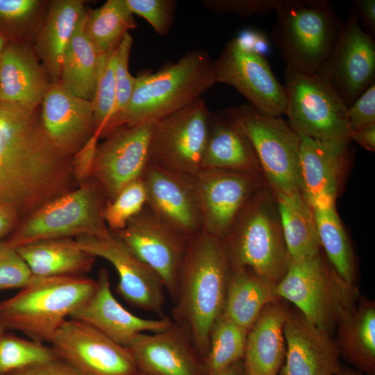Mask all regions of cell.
<instances>
[{
	"instance_id": "obj_35",
	"label": "cell",
	"mask_w": 375,
	"mask_h": 375,
	"mask_svg": "<svg viewBox=\"0 0 375 375\" xmlns=\"http://www.w3.org/2000/svg\"><path fill=\"white\" fill-rule=\"evenodd\" d=\"M136 28L125 0H108L86 12L84 32L99 55L115 51L128 30Z\"/></svg>"
},
{
	"instance_id": "obj_46",
	"label": "cell",
	"mask_w": 375,
	"mask_h": 375,
	"mask_svg": "<svg viewBox=\"0 0 375 375\" xmlns=\"http://www.w3.org/2000/svg\"><path fill=\"white\" fill-rule=\"evenodd\" d=\"M99 138V136L92 134L75 154L71 166L77 179L83 180L92 174Z\"/></svg>"
},
{
	"instance_id": "obj_18",
	"label": "cell",
	"mask_w": 375,
	"mask_h": 375,
	"mask_svg": "<svg viewBox=\"0 0 375 375\" xmlns=\"http://www.w3.org/2000/svg\"><path fill=\"white\" fill-rule=\"evenodd\" d=\"M153 124L119 126L97 147L91 175L110 201L126 185L142 178L148 165Z\"/></svg>"
},
{
	"instance_id": "obj_53",
	"label": "cell",
	"mask_w": 375,
	"mask_h": 375,
	"mask_svg": "<svg viewBox=\"0 0 375 375\" xmlns=\"http://www.w3.org/2000/svg\"><path fill=\"white\" fill-rule=\"evenodd\" d=\"M336 375H365V374L354 369L340 365V367Z\"/></svg>"
},
{
	"instance_id": "obj_30",
	"label": "cell",
	"mask_w": 375,
	"mask_h": 375,
	"mask_svg": "<svg viewBox=\"0 0 375 375\" xmlns=\"http://www.w3.org/2000/svg\"><path fill=\"white\" fill-rule=\"evenodd\" d=\"M15 249L38 277L83 276L95 259L71 238L42 240Z\"/></svg>"
},
{
	"instance_id": "obj_38",
	"label": "cell",
	"mask_w": 375,
	"mask_h": 375,
	"mask_svg": "<svg viewBox=\"0 0 375 375\" xmlns=\"http://www.w3.org/2000/svg\"><path fill=\"white\" fill-rule=\"evenodd\" d=\"M115 55L116 49L99 56L96 87L92 100L93 107L92 134L99 138L112 115L115 104Z\"/></svg>"
},
{
	"instance_id": "obj_24",
	"label": "cell",
	"mask_w": 375,
	"mask_h": 375,
	"mask_svg": "<svg viewBox=\"0 0 375 375\" xmlns=\"http://www.w3.org/2000/svg\"><path fill=\"white\" fill-rule=\"evenodd\" d=\"M41 105L42 125L51 142L67 156L78 151L93 130L92 101L77 97L58 83H51Z\"/></svg>"
},
{
	"instance_id": "obj_32",
	"label": "cell",
	"mask_w": 375,
	"mask_h": 375,
	"mask_svg": "<svg viewBox=\"0 0 375 375\" xmlns=\"http://www.w3.org/2000/svg\"><path fill=\"white\" fill-rule=\"evenodd\" d=\"M278 299L275 286L249 269L231 268L222 316L249 331L265 306Z\"/></svg>"
},
{
	"instance_id": "obj_37",
	"label": "cell",
	"mask_w": 375,
	"mask_h": 375,
	"mask_svg": "<svg viewBox=\"0 0 375 375\" xmlns=\"http://www.w3.org/2000/svg\"><path fill=\"white\" fill-rule=\"evenodd\" d=\"M56 358L51 347L31 339L5 333L0 340V375H8Z\"/></svg>"
},
{
	"instance_id": "obj_11",
	"label": "cell",
	"mask_w": 375,
	"mask_h": 375,
	"mask_svg": "<svg viewBox=\"0 0 375 375\" xmlns=\"http://www.w3.org/2000/svg\"><path fill=\"white\" fill-rule=\"evenodd\" d=\"M210 112L201 97L153 124L148 164L194 176L201 170Z\"/></svg>"
},
{
	"instance_id": "obj_50",
	"label": "cell",
	"mask_w": 375,
	"mask_h": 375,
	"mask_svg": "<svg viewBox=\"0 0 375 375\" xmlns=\"http://www.w3.org/2000/svg\"><path fill=\"white\" fill-rule=\"evenodd\" d=\"M19 216L12 207L0 204V240L13 232L19 223Z\"/></svg>"
},
{
	"instance_id": "obj_5",
	"label": "cell",
	"mask_w": 375,
	"mask_h": 375,
	"mask_svg": "<svg viewBox=\"0 0 375 375\" xmlns=\"http://www.w3.org/2000/svg\"><path fill=\"white\" fill-rule=\"evenodd\" d=\"M231 268L245 267L276 285L290 261L274 192H257L222 240Z\"/></svg>"
},
{
	"instance_id": "obj_54",
	"label": "cell",
	"mask_w": 375,
	"mask_h": 375,
	"mask_svg": "<svg viewBox=\"0 0 375 375\" xmlns=\"http://www.w3.org/2000/svg\"><path fill=\"white\" fill-rule=\"evenodd\" d=\"M8 40L0 33V56Z\"/></svg>"
},
{
	"instance_id": "obj_7",
	"label": "cell",
	"mask_w": 375,
	"mask_h": 375,
	"mask_svg": "<svg viewBox=\"0 0 375 375\" xmlns=\"http://www.w3.org/2000/svg\"><path fill=\"white\" fill-rule=\"evenodd\" d=\"M276 295L293 303L305 318L331 335L341 316L358 299L353 285L344 281L322 251L305 259H290L275 287Z\"/></svg>"
},
{
	"instance_id": "obj_43",
	"label": "cell",
	"mask_w": 375,
	"mask_h": 375,
	"mask_svg": "<svg viewBox=\"0 0 375 375\" xmlns=\"http://www.w3.org/2000/svg\"><path fill=\"white\" fill-rule=\"evenodd\" d=\"M33 277L29 267L17 251L3 245L0 250V291L22 289Z\"/></svg>"
},
{
	"instance_id": "obj_52",
	"label": "cell",
	"mask_w": 375,
	"mask_h": 375,
	"mask_svg": "<svg viewBox=\"0 0 375 375\" xmlns=\"http://www.w3.org/2000/svg\"><path fill=\"white\" fill-rule=\"evenodd\" d=\"M215 375H247L243 360H240Z\"/></svg>"
},
{
	"instance_id": "obj_25",
	"label": "cell",
	"mask_w": 375,
	"mask_h": 375,
	"mask_svg": "<svg viewBox=\"0 0 375 375\" xmlns=\"http://www.w3.org/2000/svg\"><path fill=\"white\" fill-rule=\"evenodd\" d=\"M290 310L281 299L265 306L247 332L243 362L247 375H278L286 343L284 326Z\"/></svg>"
},
{
	"instance_id": "obj_45",
	"label": "cell",
	"mask_w": 375,
	"mask_h": 375,
	"mask_svg": "<svg viewBox=\"0 0 375 375\" xmlns=\"http://www.w3.org/2000/svg\"><path fill=\"white\" fill-rule=\"evenodd\" d=\"M347 120L350 132L375 124V83L347 108Z\"/></svg>"
},
{
	"instance_id": "obj_6",
	"label": "cell",
	"mask_w": 375,
	"mask_h": 375,
	"mask_svg": "<svg viewBox=\"0 0 375 375\" xmlns=\"http://www.w3.org/2000/svg\"><path fill=\"white\" fill-rule=\"evenodd\" d=\"M271 36L286 67L318 73L340 35L343 22L327 0H278Z\"/></svg>"
},
{
	"instance_id": "obj_2",
	"label": "cell",
	"mask_w": 375,
	"mask_h": 375,
	"mask_svg": "<svg viewBox=\"0 0 375 375\" xmlns=\"http://www.w3.org/2000/svg\"><path fill=\"white\" fill-rule=\"evenodd\" d=\"M231 266L221 239L201 230L191 238L177 283L172 315L201 357L223 314Z\"/></svg>"
},
{
	"instance_id": "obj_9",
	"label": "cell",
	"mask_w": 375,
	"mask_h": 375,
	"mask_svg": "<svg viewBox=\"0 0 375 375\" xmlns=\"http://www.w3.org/2000/svg\"><path fill=\"white\" fill-rule=\"evenodd\" d=\"M225 111L249 140L269 188L274 193L300 190V137L289 123L250 104Z\"/></svg>"
},
{
	"instance_id": "obj_55",
	"label": "cell",
	"mask_w": 375,
	"mask_h": 375,
	"mask_svg": "<svg viewBox=\"0 0 375 375\" xmlns=\"http://www.w3.org/2000/svg\"><path fill=\"white\" fill-rule=\"evenodd\" d=\"M6 331V330L0 324V340L4 335Z\"/></svg>"
},
{
	"instance_id": "obj_13",
	"label": "cell",
	"mask_w": 375,
	"mask_h": 375,
	"mask_svg": "<svg viewBox=\"0 0 375 375\" xmlns=\"http://www.w3.org/2000/svg\"><path fill=\"white\" fill-rule=\"evenodd\" d=\"M110 232L158 274L174 301L179 271L191 238L178 232L147 206L124 228Z\"/></svg>"
},
{
	"instance_id": "obj_27",
	"label": "cell",
	"mask_w": 375,
	"mask_h": 375,
	"mask_svg": "<svg viewBox=\"0 0 375 375\" xmlns=\"http://www.w3.org/2000/svg\"><path fill=\"white\" fill-rule=\"evenodd\" d=\"M202 169H222L262 176L253 147L246 135L224 110L211 114Z\"/></svg>"
},
{
	"instance_id": "obj_51",
	"label": "cell",
	"mask_w": 375,
	"mask_h": 375,
	"mask_svg": "<svg viewBox=\"0 0 375 375\" xmlns=\"http://www.w3.org/2000/svg\"><path fill=\"white\" fill-rule=\"evenodd\" d=\"M351 141L353 140L369 151L375 150V124L358 131L350 133Z\"/></svg>"
},
{
	"instance_id": "obj_56",
	"label": "cell",
	"mask_w": 375,
	"mask_h": 375,
	"mask_svg": "<svg viewBox=\"0 0 375 375\" xmlns=\"http://www.w3.org/2000/svg\"><path fill=\"white\" fill-rule=\"evenodd\" d=\"M131 375H146V374H143L142 372H136V373H135L133 374H131Z\"/></svg>"
},
{
	"instance_id": "obj_26",
	"label": "cell",
	"mask_w": 375,
	"mask_h": 375,
	"mask_svg": "<svg viewBox=\"0 0 375 375\" xmlns=\"http://www.w3.org/2000/svg\"><path fill=\"white\" fill-rule=\"evenodd\" d=\"M48 78L28 46L8 41L0 56V102L37 108L51 85Z\"/></svg>"
},
{
	"instance_id": "obj_40",
	"label": "cell",
	"mask_w": 375,
	"mask_h": 375,
	"mask_svg": "<svg viewBox=\"0 0 375 375\" xmlns=\"http://www.w3.org/2000/svg\"><path fill=\"white\" fill-rule=\"evenodd\" d=\"M147 203V194L141 178L124 188L103 210L104 221L111 231L124 228Z\"/></svg>"
},
{
	"instance_id": "obj_3",
	"label": "cell",
	"mask_w": 375,
	"mask_h": 375,
	"mask_svg": "<svg viewBox=\"0 0 375 375\" xmlns=\"http://www.w3.org/2000/svg\"><path fill=\"white\" fill-rule=\"evenodd\" d=\"M215 83L210 54L205 50L189 51L156 72L135 77L127 106L108 121L101 136L122 126L155 123L201 97Z\"/></svg>"
},
{
	"instance_id": "obj_22",
	"label": "cell",
	"mask_w": 375,
	"mask_h": 375,
	"mask_svg": "<svg viewBox=\"0 0 375 375\" xmlns=\"http://www.w3.org/2000/svg\"><path fill=\"white\" fill-rule=\"evenodd\" d=\"M91 296L69 317L97 328L118 344L128 347L140 333H157L169 327L168 317L158 319L138 317L124 308L114 297L108 272L102 269Z\"/></svg>"
},
{
	"instance_id": "obj_39",
	"label": "cell",
	"mask_w": 375,
	"mask_h": 375,
	"mask_svg": "<svg viewBox=\"0 0 375 375\" xmlns=\"http://www.w3.org/2000/svg\"><path fill=\"white\" fill-rule=\"evenodd\" d=\"M44 4L39 0H0V33L9 41L19 42L36 22Z\"/></svg>"
},
{
	"instance_id": "obj_42",
	"label": "cell",
	"mask_w": 375,
	"mask_h": 375,
	"mask_svg": "<svg viewBox=\"0 0 375 375\" xmlns=\"http://www.w3.org/2000/svg\"><path fill=\"white\" fill-rule=\"evenodd\" d=\"M133 14L144 18L162 36L168 34L174 21L176 1L172 0H125Z\"/></svg>"
},
{
	"instance_id": "obj_10",
	"label": "cell",
	"mask_w": 375,
	"mask_h": 375,
	"mask_svg": "<svg viewBox=\"0 0 375 375\" xmlns=\"http://www.w3.org/2000/svg\"><path fill=\"white\" fill-rule=\"evenodd\" d=\"M285 114L299 134L317 140H351L347 106L328 80L319 73L285 69Z\"/></svg>"
},
{
	"instance_id": "obj_28",
	"label": "cell",
	"mask_w": 375,
	"mask_h": 375,
	"mask_svg": "<svg viewBox=\"0 0 375 375\" xmlns=\"http://www.w3.org/2000/svg\"><path fill=\"white\" fill-rule=\"evenodd\" d=\"M85 13L81 0H56L49 4L38 33L35 51L51 83L60 82L65 50Z\"/></svg>"
},
{
	"instance_id": "obj_34",
	"label": "cell",
	"mask_w": 375,
	"mask_h": 375,
	"mask_svg": "<svg viewBox=\"0 0 375 375\" xmlns=\"http://www.w3.org/2000/svg\"><path fill=\"white\" fill-rule=\"evenodd\" d=\"M322 249L337 274L353 285L356 260L348 236L338 215L335 203L312 207Z\"/></svg>"
},
{
	"instance_id": "obj_41",
	"label": "cell",
	"mask_w": 375,
	"mask_h": 375,
	"mask_svg": "<svg viewBox=\"0 0 375 375\" xmlns=\"http://www.w3.org/2000/svg\"><path fill=\"white\" fill-rule=\"evenodd\" d=\"M132 44L133 38L129 33H126L116 49L115 65L116 99L110 119L127 106L135 87V77H133L128 70Z\"/></svg>"
},
{
	"instance_id": "obj_14",
	"label": "cell",
	"mask_w": 375,
	"mask_h": 375,
	"mask_svg": "<svg viewBox=\"0 0 375 375\" xmlns=\"http://www.w3.org/2000/svg\"><path fill=\"white\" fill-rule=\"evenodd\" d=\"M50 343L57 358L83 375H131L139 372L129 348L76 319H67Z\"/></svg>"
},
{
	"instance_id": "obj_36",
	"label": "cell",
	"mask_w": 375,
	"mask_h": 375,
	"mask_svg": "<svg viewBox=\"0 0 375 375\" xmlns=\"http://www.w3.org/2000/svg\"><path fill=\"white\" fill-rule=\"evenodd\" d=\"M248 331L223 317L213 326L204 359L207 375H215L243 359Z\"/></svg>"
},
{
	"instance_id": "obj_57",
	"label": "cell",
	"mask_w": 375,
	"mask_h": 375,
	"mask_svg": "<svg viewBox=\"0 0 375 375\" xmlns=\"http://www.w3.org/2000/svg\"><path fill=\"white\" fill-rule=\"evenodd\" d=\"M2 246H3V244H2V241L0 240V250H1V249L2 248Z\"/></svg>"
},
{
	"instance_id": "obj_20",
	"label": "cell",
	"mask_w": 375,
	"mask_h": 375,
	"mask_svg": "<svg viewBox=\"0 0 375 375\" xmlns=\"http://www.w3.org/2000/svg\"><path fill=\"white\" fill-rule=\"evenodd\" d=\"M300 190L311 207L335 203L350 159L351 140L299 135Z\"/></svg>"
},
{
	"instance_id": "obj_17",
	"label": "cell",
	"mask_w": 375,
	"mask_h": 375,
	"mask_svg": "<svg viewBox=\"0 0 375 375\" xmlns=\"http://www.w3.org/2000/svg\"><path fill=\"white\" fill-rule=\"evenodd\" d=\"M75 240L88 253L108 261L119 281L116 292L131 306L162 315L165 285L158 274L135 257L110 232L104 237L81 235Z\"/></svg>"
},
{
	"instance_id": "obj_49",
	"label": "cell",
	"mask_w": 375,
	"mask_h": 375,
	"mask_svg": "<svg viewBox=\"0 0 375 375\" xmlns=\"http://www.w3.org/2000/svg\"><path fill=\"white\" fill-rule=\"evenodd\" d=\"M240 44L245 49L257 52L262 56L269 49V43L267 38L261 33L257 32H244L237 37Z\"/></svg>"
},
{
	"instance_id": "obj_23",
	"label": "cell",
	"mask_w": 375,
	"mask_h": 375,
	"mask_svg": "<svg viewBox=\"0 0 375 375\" xmlns=\"http://www.w3.org/2000/svg\"><path fill=\"white\" fill-rule=\"evenodd\" d=\"M286 353L278 375H336L338 347L327 332L299 311H290L284 326Z\"/></svg>"
},
{
	"instance_id": "obj_33",
	"label": "cell",
	"mask_w": 375,
	"mask_h": 375,
	"mask_svg": "<svg viewBox=\"0 0 375 375\" xmlns=\"http://www.w3.org/2000/svg\"><path fill=\"white\" fill-rule=\"evenodd\" d=\"M85 15L65 50L59 83L77 97L92 101L100 55L84 32Z\"/></svg>"
},
{
	"instance_id": "obj_31",
	"label": "cell",
	"mask_w": 375,
	"mask_h": 375,
	"mask_svg": "<svg viewBox=\"0 0 375 375\" xmlns=\"http://www.w3.org/2000/svg\"><path fill=\"white\" fill-rule=\"evenodd\" d=\"M274 194L290 259H305L319 253L322 247L312 208L301 190Z\"/></svg>"
},
{
	"instance_id": "obj_12",
	"label": "cell",
	"mask_w": 375,
	"mask_h": 375,
	"mask_svg": "<svg viewBox=\"0 0 375 375\" xmlns=\"http://www.w3.org/2000/svg\"><path fill=\"white\" fill-rule=\"evenodd\" d=\"M193 181L202 230L221 240L253 196L267 185L260 174L222 169H202Z\"/></svg>"
},
{
	"instance_id": "obj_1",
	"label": "cell",
	"mask_w": 375,
	"mask_h": 375,
	"mask_svg": "<svg viewBox=\"0 0 375 375\" xmlns=\"http://www.w3.org/2000/svg\"><path fill=\"white\" fill-rule=\"evenodd\" d=\"M37 108L0 102V204L20 215L62 194L71 165L47 135Z\"/></svg>"
},
{
	"instance_id": "obj_4",
	"label": "cell",
	"mask_w": 375,
	"mask_h": 375,
	"mask_svg": "<svg viewBox=\"0 0 375 375\" xmlns=\"http://www.w3.org/2000/svg\"><path fill=\"white\" fill-rule=\"evenodd\" d=\"M97 281L78 276H33L0 301V324L38 342H51L60 325L93 293Z\"/></svg>"
},
{
	"instance_id": "obj_16",
	"label": "cell",
	"mask_w": 375,
	"mask_h": 375,
	"mask_svg": "<svg viewBox=\"0 0 375 375\" xmlns=\"http://www.w3.org/2000/svg\"><path fill=\"white\" fill-rule=\"evenodd\" d=\"M349 107L375 83V42L361 27L355 10L343 22L329 56L319 71Z\"/></svg>"
},
{
	"instance_id": "obj_29",
	"label": "cell",
	"mask_w": 375,
	"mask_h": 375,
	"mask_svg": "<svg viewBox=\"0 0 375 375\" xmlns=\"http://www.w3.org/2000/svg\"><path fill=\"white\" fill-rule=\"evenodd\" d=\"M335 343L340 356L366 375H375V303L358 297L338 322Z\"/></svg>"
},
{
	"instance_id": "obj_47",
	"label": "cell",
	"mask_w": 375,
	"mask_h": 375,
	"mask_svg": "<svg viewBox=\"0 0 375 375\" xmlns=\"http://www.w3.org/2000/svg\"><path fill=\"white\" fill-rule=\"evenodd\" d=\"M8 375H83L64 360L56 358L49 361Z\"/></svg>"
},
{
	"instance_id": "obj_21",
	"label": "cell",
	"mask_w": 375,
	"mask_h": 375,
	"mask_svg": "<svg viewBox=\"0 0 375 375\" xmlns=\"http://www.w3.org/2000/svg\"><path fill=\"white\" fill-rule=\"evenodd\" d=\"M128 348L146 375H207L203 359L174 322L160 332L140 333Z\"/></svg>"
},
{
	"instance_id": "obj_8",
	"label": "cell",
	"mask_w": 375,
	"mask_h": 375,
	"mask_svg": "<svg viewBox=\"0 0 375 375\" xmlns=\"http://www.w3.org/2000/svg\"><path fill=\"white\" fill-rule=\"evenodd\" d=\"M103 210L97 187L90 183L83 185L35 210L2 244L16 249L47 240L106 236L110 230L104 221Z\"/></svg>"
},
{
	"instance_id": "obj_48",
	"label": "cell",
	"mask_w": 375,
	"mask_h": 375,
	"mask_svg": "<svg viewBox=\"0 0 375 375\" xmlns=\"http://www.w3.org/2000/svg\"><path fill=\"white\" fill-rule=\"evenodd\" d=\"M354 10L357 14L360 24H362L365 31L372 38L375 36V1L354 0Z\"/></svg>"
},
{
	"instance_id": "obj_19",
	"label": "cell",
	"mask_w": 375,
	"mask_h": 375,
	"mask_svg": "<svg viewBox=\"0 0 375 375\" xmlns=\"http://www.w3.org/2000/svg\"><path fill=\"white\" fill-rule=\"evenodd\" d=\"M142 179L155 215L190 238L202 230L193 176L148 164Z\"/></svg>"
},
{
	"instance_id": "obj_44",
	"label": "cell",
	"mask_w": 375,
	"mask_h": 375,
	"mask_svg": "<svg viewBox=\"0 0 375 375\" xmlns=\"http://www.w3.org/2000/svg\"><path fill=\"white\" fill-rule=\"evenodd\" d=\"M278 0H207L203 5L217 14H231L242 17L266 15L274 10Z\"/></svg>"
},
{
	"instance_id": "obj_15",
	"label": "cell",
	"mask_w": 375,
	"mask_h": 375,
	"mask_svg": "<svg viewBox=\"0 0 375 375\" xmlns=\"http://www.w3.org/2000/svg\"><path fill=\"white\" fill-rule=\"evenodd\" d=\"M214 67L217 83L231 85L258 110L273 117L285 114V85L264 56L244 48L235 38L214 60Z\"/></svg>"
}]
</instances>
